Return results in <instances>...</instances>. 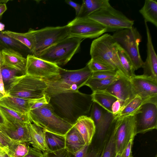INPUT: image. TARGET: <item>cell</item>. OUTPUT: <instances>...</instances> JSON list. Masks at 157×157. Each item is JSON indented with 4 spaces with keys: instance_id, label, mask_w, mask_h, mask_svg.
I'll return each instance as SVG.
<instances>
[{
    "instance_id": "cell-34",
    "label": "cell",
    "mask_w": 157,
    "mask_h": 157,
    "mask_svg": "<svg viewBox=\"0 0 157 157\" xmlns=\"http://www.w3.org/2000/svg\"><path fill=\"white\" fill-rule=\"evenodd\" d=\"M113 126V124L110 130V136L105 141L103 148L99 157H114L116 155L114 132Z\"/></svg>"
},
{
    "instance_id": "cell-31",
    "label": "cell",
    "mask_w": 157,
    "mask_h": 157,
    "mask_svg": "<svg viewBox=\"0 0 157 157\" xmlns=\"http://www.w3.org/2000/svg\"><path fill=\"white\" fill-rule=\"evenodd\" d=\"M2 32L25 46L32 54L34 49V42L32 36L29 31L25 33H18L8 30L2 31Z\"/></svg>"
},
{
    "instance_id": "cell-47",
    "label": "cell",
    "mask_w": 157,
    "mask_h": 157,
    "mask_svg": "<svg viewBox=\"0 0 157 157\" xmlns=\"http://www.w3.org/2000/svg\"><path fill=\"white\" fill-rule=\"evenodd\" d=\"M7 7L6 4H0V20L4 12L6 10Z\"/></svg>"
},
{
    "instance_id": "cell-50",
    "label": "cell",
    "mask_w": 157,
    "mask_h": 157,
    "mask_svg": "<svg viewBox=\"0 0 157 157\" xmlns=\"http://www.w3.org/2000/svg\"><path fill=\"white\" fill-rule=\"evenodd\" d=\"M2 55L1 52V51L0 50V66H1L2 64Z\"/></svg>"
},
{
    "instance_id": "cell-21",
    "label": "cell",
    "mask_w": 157,
    "mask_h": 157,
    "mask_svg": "<svg viewBox=\"0 0 157 157\" xmlns=\"http://www.w3.org/2000/svg\"><path fill=\"white\" fill-rule=\"evenodd\" d=\"M26 124L29 133L30 144L33 147L42 151L43 153L47 151L44 130L34 124L32 123L31 122Z\"/></svg>"
},
{
    "instance_id": "cell-20",
    "label": "cell",
    "mask_w": 157,
    "mask_h": 157,
    "mask_svg": "<svg viewBox=\"0 0 157 157\" xmlns=\"http://www.w3.org/2000/svg\"><path fill=\"white\" fill-rule=\"evenodd\" d=\"M30 100L6 95L0 100V105L16 112L28 114Z\"/></svg>"
},
{
    "instance_id": "cell-48",
    "label": "cell",
    "mask_w": 157,
    "mask_h": 157,
    "mask_svg": "<svg viewBox=\"0 0 157 157\" xmlns=\"http://www.w3.org/2000/svg\"><path fill=\"white\" fill-rule=\"evenodd\" d=\"M0 157H10V156L4 150L0 149Z\"/></svg>"
},
{
    "instance_id": "cell-51",
    "label": "cell",
    "mask_w": 157,
    "mask_h": 157,
    "mask_svg": "<svg viewBox=\"0 0 157 157\" xmlns=\"http://www.w3.org/2000/svg\"><path fill=\"white\" fill-rule=\"evenodd\" d=\"M10 1L9 0H0V4L5 3L6 4L8 2Z\"/></svg>"
},
{
    "instance_id": "cell-7",
    "label": "cell",
    "mask_w": 157,
    "mask_h": 157,
    "mask_svg": "<svg viewBox=\"0 0 157 157\" xmlns=\"http://www.w3.org/2000/svg\"><path fill=\"white\" fill-rule=\"evenodd\" d=\"M70 27H47L38 30L30 29L29 31L33 38L34 49L32 55L35 56L69 36Z\"/></svg>"
},
{
    "instance_id": "cell-39",
    "label": "cell",
    "mask_w": 157,
    "mask_h": 157,
    "mask_svg": "<svg viewBox=\"0 0 157 157\" xmlns=\"http://www.w3.org/2000/svg\"><path fill=\"white\" fill-rule=\"evenodd\" d=\"M118 71L116 70L104 71L93 73L90 78L98 79H107L116 76Z\"/></svg>"
},
{
    "instance_id": "cell-15",
    "label": "cell",
    "mask_w": 157,
    "mask_h": 157,
    "mask_svg": "<svg viewBox=\"0 0 157 157\" xmlns=\"http://www.w3.org/2000/svg\"><path fill=\"white\" fill-rule=\"evenodd\" d=\"M26 123L5 121L0 125V132L15 145L22 142L30 144V135Z\"/></svg>"
},
{
    "instance_id": "cell-13",
    "label": "cell",
    "mask_w": 157,
    "mask_h": 157,
    "mask_svg": "<svg viewBox=\"0 0 157 157\" xmlns=\"http://www.w3.org/2000/svg\"><path fill=\"white\" fill-rule=\"evenodd\" d=\"M136 134L157 128V105L144 104L134 115Z\"/></svg>"
},
{
    "instance_id": "cell-14",
    "label": "cell",
    "mask_w": 157,
    "mask_h": 157,
    "mask_svg": "<svg viewBox=\"0 0 157 157\" xmlns=\"http://www.w3.org/2000/svg\"><path fill=\"white\" fill-rule=\"evenodd\" d=\"M130 80L135 95L146 103L157 105V82L143 75H135Z\"/></svg>"
},
{
    "instance_id": "cell-18",
    "label": "cell",
    "mask_w": 157,
    "mask_h": 157,
    "mask_svg": "<svg viewBox=\"0 0 157 157\" xmlns=\"http://www.w3.org/2000/svg\"><path fill=\"white\" fill-rule=\"evenodd\" d=\"M1 51L2 57L1 66H5L25 74L26 57L13 50L3 49Z\"/></svg>"
},
{
    "instance_id": "cell-55",
    "label": "cell",
    "mask_w": 157,
    "mask_h": 157,
    "mask_svg": "<svg viewBox=\"0 0 157 157\" xmlns=\"http://www.w3.org/2000/svg\"></svg>"
},
{
    "instance_id": "cell-8",
    "label": "cell",
    "mask_w": 157,
    "mask_h": 157,
    "mask_svg": "<svg viewBox=\"0 0 157 157\" xmlns=\"http://www.w3.org/2000/svg\"><path fill=\"white\" fill-rule=\"evenodd\" d=\"M112 36L128 56L135 70L142 67L144 62L140 55L139 45L142 37L136 28L133 26L117 31Z\"/></svg>"
},
{
    "instance_id": "cell-11",
    "label": "cell",
    "mask_w": 157,
    "mask_h": 157,
    "mask_svg": "<svg viewBox=\"0 0 157 157\" xmlns=\"http://www.w3.org/2000/svg\"><path fill=\"white\" fill-rule=\"evenodd\" d=\"M116 154L121 155L129 141L137 134L134 115L116 117L113 124Z\"/></svg>"
},
{
    "instance_id": "cell-40",
    "label": "cell",
    "mask_w": 157,
    "mask_h": 157,
    "mask_svg": "<svg viewBox=\"0 0 157 157\" xmlns=\"http://www.w3.org/2000/svg\"><path fill=\"white\" fill-rule=\"evenodd\" d=\"M90 145L84 147L74 154H71V157H98V155L90 149Z\"/></svg>"
},
{
    "instance_id": "cell-49",
    "label": "cell",
    "mask_w": 157,
    "mask_h": 157,
    "mask_svg": "<svg viewBox=\"0 0 157 157\" xmlns=\"http://www.w3.org/2000/svg\"><path fill=\"white\" fill-rule=\"evenodd\" d=\"M5 122V121L0 113V125L4 124Z\"/></svg>"
},
{
    "instance_id": "cell-44",
    "label": "cell",
    "mask_w": 157,
    "mask_h": 157,
    "mask_svg": "<svg viewBox=\"0 0 157 157\" xmlns=\"http://www.w3.org/2000/svg\"><path fill=\"white\" fill-rule=\"evenodd\" d=\"M24 157H43V154L37 149L30 147L28 153Z\"/></svg>"
},
{
    "instance_id": "cell-46",
    "label": "cell",
    "mask_w": 157,
    "mask_h": 157,
    "mask_svg": "<svg viewBox=\"0 0 157 157\" xmlns=\"http://www.w3.org/2000/svg\"><path fill=\"white\" fill-rule=\"evenodd\" d=\"M0 92L3 94L4 95H6V94L5 90L4 84L2 79V78L1 73L0 66Z\"/></svg>"
},
{
    "instance_id": "cell-16",
    "label": "cell",
    "mask_w": 157,
    "mask_h": 157,
    "mask_svg": "<svg viewBox=\"0 0 157 157\" xmlns=\"http://www.w3.org/2000/svg\"><path fill=\"white\" fill-rule=\"evenodd\" d=\"M119 75V78L105 90L123 103L135 95L130 79L120 71Z\"/></svg>"
},
{
    "instance_id": "cell-36",
    "label": "cell",
    "mask_w": 157,
    "mask_h": 157,
    "mask_svg": "<svg viewBox=\"0 0 157 157\" xmlns=\"http://www.w3.org/2000/svg\"><path fill=\"white\" fill-rule=\"evenodd\" d=\"M86 65L93 73L97 72L116 70L112 66L99 61L90 59Z\"/></svg>"
},
{
    "instance_id": "cell-1",
    "label": "cell",
    "mask_w": 157,
    "mask_h": 157,
    "mask_svg": "<svg viewBox=\"0 0 157 157\" xmlns=\"http://www.w3.org/2000/svg\"><path fill=\"white\" fill-rule=\"evenodd\" d=\"M46 97L49 98L48 104L55 113L73 125L79 117L88 116L94 102L91 94L78 90L66 91Z\"/></svg>"
},
{
    "instance_id": "cell-24",
    "label": "cell",
    "mask_w": 157,
    "mask_h": 157,
    "mask_svg": "<svg viewBox=\"0 0 157 157\" xmlns=\"http://www.w3.org/2000/svg\"><path fill=\"white\" fill-rule=\"evenodd\" d=\"M146 103L139 96L135 95L124 102L116 117L134 115L144 104Z\"/></svg>"
},
{
    "instance_id": "cell-22",
    "label": "cell",
    "mask_w": 157,
    "mask_h": 157,
    "mask_svg": "<svg viewBox=\"0 0 157 157\" xmlns=\"http://www.w3.org/2000/svg\"><path fill=\"white\" fill-rule=\"evenodd\" d=\"M65 148L71 154L75 153L86 145L82 137L74 126L65 135Z\"/></svg>"
},
{
    "instance_id": "cell-32",
    "label": "cell",
    "mask_w": 157,
    "mask_h": 157,
    "mask_svg": "<svg viewBox=\"0 0 157 157\" xmlns=\"http://www.w3.org/2000/svg\"><path fill=\"white\" fill-rule=\"evenodd\" d=\"M117 54L121 64L130 79L135 75L136 70L128 56L117 43Z\"/></svg>"
},
{
    "instance_id": "cell-9",
    "label": "cell",
    "mask_w": 157,
    "mask_h": 157,
    "mask_svg": "<svg viewBox=\"0 0 157 157\" xmlns=\"http://www.w3.org/2000/svg\"><path fill=\"white\" fill-rule=\"evenodd\" d=\"M88 17L105 28L106 32H115L132 28L134 21L127 17L110 5L99 9Z\"/></svg>"
},
{
    "instance_id": "cell-5",
    "label": "cell",
    "mask_w": 157,
    "mask_h": 157,
    "mask_svg": "<svg viewBox=\"0 0 157 157\" xmlns=\"http://www.w3.org/2000/svg\"><path fill=\"white\" fill-rule=\"evenodd\" d=\"M117 46V43L112 35L103 34L92 42L90 51L91 59L109 64L129 78L120 62Z\"/></svg>"
},
{
    "instance_id": "cell-25",
    "label": "cell",
    "mask_w": 157,
    "mask_h": 157,
    "mask_svg": "<svg viewBox=\"0 0 157 157\" xmlns=\"http://www.w3.org/2000/svg\"><path fill=\"white\" fill-rule=\"evenodd\" d=\"M110 4L108 0H83L81 8L77 18H85L101 8Z\"/></svg>"
},
{
    "instance_id": "cell-29",
    "label": "cell",
    "mask_w": 157,
    "mask_h": 157,
    "mask_svg": "<svg viewBox=\"0 0 157 157\" xmlns=\"http://www.w3.org/2000/svg\"><path fill=\"white\" fill-rule=\"evenodd\" d=\"M0 113L6 121L10 122H20L25 123L31 122L28 114H24L16 112L1 105Z\"/></svg>"
},
{
    "instance_id": "cell-45",
    "label": "cell",
    "mask_w": 157,
    "mask_h": 157,
    "mask_svg": "<svg viewBox=\"0 0 157 157\" xmlns=\"http://www.w3.org/2000/svg\"><path fill=\"white\" fill-rule=\"evenodd\" d=\"M65 2L67 4L75 9L76 12V16H77L80 11L81 5L70 0H66L65 1Z\"/></svg>"
},
{
    "instance_id": "cell-43",
    "label": "cell",
    "mask_w": 157,
    "mask_h": 157,
    "mask_svg": "<svg viewBox=\"0 0 157 157\" xmlns=\"http://www.w3.org/2000/svg\"><path fill=\"white\" fill-rule=\"evenodd\" d=\"M123 103V102L117 99L112 105L111 106L112 113L114 116L117 115L119 112Z\"/></svg>"
},
{
    "instance_id": "cell-26",
    "label": "cell",
    "mask_w": 157,
    "mask_h": 157,
    "mask_svg": "<svg viewBox=\"0 0 157 157\" xmlns=\"http://www.w3.org/2000/svg\"><path fill=\"white\" fill-rule=\"evenodd\" d=\"M44 131L47 151L53 152L65 148V135Z\"/></svg>"
},
{
    "instance_id": "cell-52",
    "label": "cell",
    "mask_w": 157,
    "mask_h": 157,
    "mask_svg": "<svg viewBox=\"0 0 157 157\" xmlns=\"http://www.w3.org/2000/svg\"><path fill=\"white\" fill-rule=\"evenodd\" d=\"M5 96V95H4L3 94L0 92V100Z\"/></svg>"
},
{
    "instance_id": "cell-4",
    "label": "cell",
    "mask_w": 157,
    "mask_h": 157,
    "mask_svg": "<svg viewBox=\"0 0 157 157\" xmlns=\"http://www.w3.org/2000/svg\"><path fill=\"white\" fill-rule=\"evenodd\" d=\"M28 116L30 121L44 130L65 135L73 125L57 115L49 104L30 110Z\"/></svg>"
},
{
    "instance_id": "cell-35",
    "label": "cell",
    "mask_w": 157,
    "mask_h": 157,
    "mask_svg": "<svg viewBox=\"0 0 157 157\" xmlns=\"http://www.w3.org/2000/svg\"><path fill=\"white\" fill-rule=\"evenodd\" d=\"M0 70L5 90L14 77L24 75L19 71L3 65L0 66Z\"/></svg>"
},
{
    "instance_id": "cell-30",
    "label": "cell",
    "mask_w": 157,
    "mask_h": 157,
    "mask_svg": "<svg viewBox=\"0 0 157 157\" xmlns=\"http://www.w3.org/2000/svg\"><path fill=\"white\" fill-rule=\"evenodd\" d=\"M115 77L107 79H98L90 78L85 85L89 86L93 92L100 90H105L109 86L119 78V71Z\"/></svg>"
},
{
    "instance_id": "cell-28",
    "label": "cell",
    "mask_w": 157,
    "mask_h": 157,
    "mask_svg": "<svg viewBox=\"0 0 157 157\" xmlns=\"http://www.w3.org/2000/svg\"><path fill=\"white\" fill-rule=\"evenodd\" d=\"M93 100L106 111L111 113V106L117 99L106 90L93 92L91 94Z\"/></svg>"
},
{
    "instance_id": "cell-27",
    "label": "cell",
    "mask_w": 157,
    "mask_h": 157,
    "mask_svg": "<svg viewBox=\"0 0 157 157\" xmlns=\"http://www.w3.org/2000/svg\"><path fill=\"white\" fill-rule=\"evenodd\" d=\"M145 22H149L157 27V2L156 0H145L139 10Z\"/></svg>"
},
{
    "instance_id": "cell-19",
    "label": "cell",
    "mask_w": 157,
    "mask_h": 157,
    "mask_svg": "<svg viewBox=\"0 0 157 157\" xmlns=\"http://www.w3.org/2000/svg\"><path fill=\"white\" fill-rule=\"evenodd\" d=\"M73 126L82 137L86 145H90L96 133V127L92 118L86 116H82L78 118Z\"/></svg>"
},
{
    "instance_id": "cell-41",
    "label": "cell",
    "mask_w": 157,
    "mask_h": 157,
    "mask_svg": "<svg viewBox=\"0 0 157 157\" xmlns=\"http://www.w3.org/2000/svg\"><path fill=\"white\" fill-rule=\"evenodd\" d=\"M43 157H71V154L65 148L53 152L45 151Z\"/></svg>"
},
{
    "instance_id": "cell-53",
    "label": "cell",
    "mask_w": 157,
    "mask_h": 157,
    "mask_svg": "<svg viewBox=\"0 0 157 157\" xmlns=\"http://www.w3.org/2000/svg\"><path fill=\"white\" fill-rule=\"evenodd\" d=\"M121 155L118 154H116L114 157H120Z\"/></svg>"
},
{
    "instance_id": "cell-23",
    "label": "cell",
    "mask_w": 157,
    "mask_h": 157,
    "mask_svg": "<svg viewBox=\"0 0 157 157\" xmlns=\"http://www.w3.org/2000/svg\"><path fill=\"white\" fill-rule=\"evenodd\" d=\"M7 49L17 52L25 57L32 54L29 50L19 42L0 30V50Z\"/></svg>"
},
{
    "instance_id": "cell-38",
    "label": "cell",
    "mask_w": 157,
    "mask_h": 157,
    "mask_svg": "<svg viewBox=\"0 0 157 157\" xmlns=\"http://www.w3.org/2000/svg\"><path fill=\"white\" fill-rule=\"evenodd\" d=\"M28 144L20 143L17 144L12 157H24L28 153L30 147Z\"/></svg>"
},
{
    "instance_id": "cell-54",
    "label": "cell",
    "mask_w": 157,
    "mask_h": 157,
    "mask_svg": "<svg viewBox=\"0 0 157 157\" xmlns=\"http://www.w3.org/2000/svg\"><path fill=\"white\" fill-rule=\"evenodd\" d=\"M0 149H1V148H0Z\"/></svg>"
},
{
    "instance_id": "cell-37",
    "label": "cell",
    "mask_w": 157,
    "mask_h": 157,
    "mask_svg": "<svg viewBox=\"0 0 157 157\" xmlns=\"http://www.w3.org/2000/svg\"><path fill=\"white\" fill-rule=\"evenodd\" d=\"M16 146L0 132V148L6 152L10 157H12Z\"/></svg>"
},
{
    "instance_id": "cell-17",
    "label": "cell",
    "mask_w": 157,
    "mask_h": 157,
    "mask_svg": "<svg viewBox=\"0 0 157 157\" xmlns=\"http://www.w3.org/2000/svg\"><path fill=\"white\" fill-rule=\"evenodd\" d=\"M147 36V56L142 67L144 76L157 82V56L153 45L150 31L145 22Z\"/></svg>"
},
{
    "instance_id": "cell-10",
    "label": "cell",
    "mask_w": 157,
    "mask_h": 157,
    "mask_svg": "<svg viewBox=\"0 0 157 157\" xmlns=\"http://www.w3.org/2000/svg\"><path fill=\"white\" fill-rule=\"evenodd\" d=\"M25 74L42 79L53 81L60 77L59 66L32 54L26 57Z\"/></svg>"
},
{
    "instance_id": "cell-2",
    "label": "cell",
    "mask_w": 157,
    "mask_h": 157,
    "mask_svg": "<svg viewBox=\"0 0 157 157\" xmlns=\"http://www.w3.org/2000/svg\"><path fill=\"white\" fill-rule=\"evenodd\" d=\"M60 77L53 81H45L48 88L45 95L49 97L57 94L68 91H77L85 85L91 77L92 72L86 65L81 69L69 70L60 68Z\"/></svg>"
},
{
    "instance_id": "cell-6",
    "label": "cell",
    "mask_w": 157,
    "mask_h": 157,
    "mask_svg": "<svg viewBox=\"0 0 157 157\" xmlns=\"http://www.w3.org/2000/svg\"><path fill=\"white\" fill-rule=\"evenodd\" d=\"M82 40L67 37L36 56L59 66L65 65L78 51Z\"/></svg>"
},
{
    "instance_id": "cell-3",
    "label": "cell",
    "mask_w": 157,
    "mask_h": 157,
    "mask_svg": "<svg viewBox=\"0 0 157 157\" xmlns=\"http://www.w3.org/2000/svg\"><path fill=\"white\" fill-rule=\"evenodd\" d=\"M47 88L43 80L25 74L13 78L5 91L7 95L32 100L44 97Z\"/></svg>"
},
{
    "instance_id": "cell-42",
    "label": "cell",
    "mask_w": 157,
    "mask_h": 157,
    "mask_svg": "<svg viewBox=\"0 0 157 157\" xmlns=\"http://www.w3.org/2000/svg\"><path fill=\"white\" fill-rule=\"evenodd\" d=\"M134 138L131 139L121 155L120 157H132V148Z\"/></svg>"
},
{
    "instance_id": "cell-12",
    "label": "cell",
    "mask_w": 157,
    "mask_h": 157,
    "mask_svg": "<svg viewBox=\"0 0 157 157\" xmlns=\"http://www.w3.org/2000/svg\"><path fill=\"white\" fill-rule=\"evenodd\" d=\"M67 24L70 27L69 37L82 39L97 38L106 32L105 28L88 17H75Z\"/></svg>"
},
{
    "instance_id": "cell-33",
    "label": "cell",
    "mask_w": 157,
    "mask_h": 157,
    "mask_svg": "<svg viewBox=\"0 0 157 157\" xmlns=\"http://www.w3.org/2000/svg\"><path fill=\"white\" fill-rule=\"evenodd\" d=\"M115 118V116L111 113L105 110L104 117L100 125L96 129L98 138L101 139L111 128Z\"/></svg>"
}]
</instances>
